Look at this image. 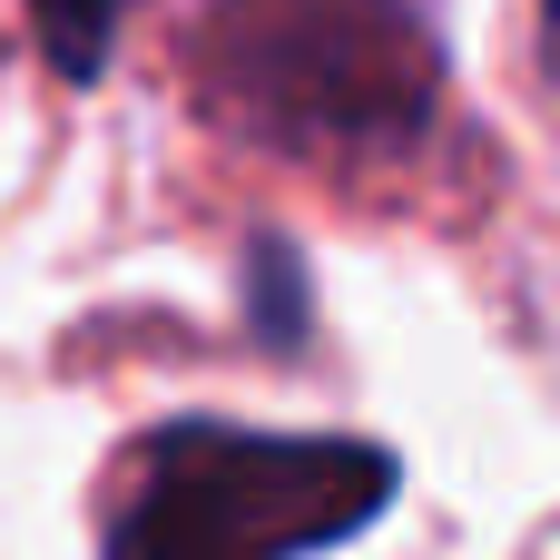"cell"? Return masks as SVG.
I'll use <instances>...</instances> for the list:
<instances>
[{
    "instance_id": "3",
    "label": "cell",
    "mask_w": 560,
    "mask_h": 560,
    "mask_svg": "<svg viewBox=\"0 0 560 560\" xmlns=\"http://www.w3.org/2000/svg\"><path fill=\"white\" fill-rule=\"evenodd\" d=\"M39 10V39L59 59V79H98L108 69V39H118V10L128 0H30Z\"/></svg>"
},
{
    "instance_id": "2",
    "label": "cell",
    "mask_w": 560,
    "mask_h": 560,
    "mask_svg": "<svg viewBox=\"0 0 560 560\" xmlns=\"http://www.w3.org/2000/svg\"><path fill=\"white\" fill-rule=\"evenodd\" d=\"M207 79L285 148H394L433 98V49L394 0H226Z\"/></svg>"
},
{
    "instance_id": "1",
    "label": "cell",
    "mask_w": 560,
    "mask_h": 560,
    "mask_svg": "<svg viewBox=\"0 0 560 560\" xmlns=\"http://www.w3.org/2000/svg\"><path fill=\"white\" fill-rule=\"evenodd\" d=\"M394 502L374 443H285L236 423H167L118 453L98 492L108 560H295Z\"/></svg>"
}]
</instances>
